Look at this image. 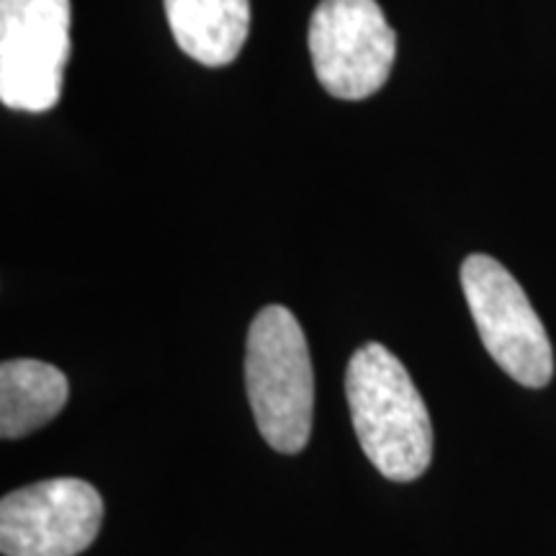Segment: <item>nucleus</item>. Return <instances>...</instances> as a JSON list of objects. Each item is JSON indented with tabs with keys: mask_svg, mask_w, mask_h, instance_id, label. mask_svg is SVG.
Returning a JSON list of instances; mask_svg holds the SVG:
<instances>
[{
	"mask_svg": "<svg viewBox=\"0 0 556 556\" xmlns=\"http://www.w3.org/2000/svg\"><path fill=\"white\" fill-rule=\"evenodd\" d=\"M345 397L356 438L368 462L392 482L422 477L433 458V426L402 361L381 343L353 353Z\"/></svg>",
	"mask_w": 556,
	"mask_h": 556,
	"instance_id": "obj_1",
	"label": "nucleus"
},
{
	"mask_svg": "<svg viewBox=\"0 0 556 556\" xmlns=\"http://www.w3.org/2000/svg\"><path fill=\"white\" fill-rule=\"evenodd\" d=\"M245 387L255 426L278 454L307 446L315 417V371L302 325L281 304L255 315L245 345Z\"/></svg>",
	"mask_w": 556,
	"mask_h": 556,
	"instance_id": "obj_2",
	"label": "nucleus"
},
{
	"mask_svg": "<svg viewBox=\"0 0 556 556\" xmlns=\"http://www.w3.org/2000/svg\"><path fill=\"white\" fill-rule=\"evenodd\" d=\"M462 287L495 364L518 384L546 387L554 377L552 343L516 276L490 255L475 253L462 263Z\"/></svg>",
	"mask_w": 556,
	"mask_h": 556,
	"instance_id": "obj_3",
	"label": "nucleus"
},
{
	"mask_svg": "<svg viewBox=\"0 0 556 556\" xmlns=\"http://www.w3.org/2000/svg\"><path fill=\"white\" fill-rule=\"evenodd\" d=\"M70 0H0V101L45 114L58 106L70 60Z\"/></svg>",
	"mask_w": 556,
	"mask_h": 556,
	"instance_id": "obj_4",
	"label": "nucleus"
},
{
	"mask_svg": "<svg viewBox=\"0 0 556 556\" xmlns=\"http://www.w3.org/2000/svg\"><path fill=\"white\" fill-rule=\"evenodd\" d=\"M307 41L317 80L340 101L377 93L397 58V34L377 0H319Z\"/></svg>",
	"mask_w": 556,
	"mask_h": 556,
	"instance_id": "obj_5",
	"label": "nucleus"
},
{
	"mask_svg": "<svg viewBox=\"0 0 556 556\" xmlns=\"http://www.w3.org/2000/svg\"><path fill=\"white\" fill-rule=\"evenodd\" d=\"M103 500L86 479L58 477L0 500L3 556H78L101 531Z\"/></svg>",
	"mask_w": 556,
	"mask_h": 556,
	"instance_id": "obj_6",
	"label": "nucleus"
},
{
	"mask_svg": "<svg viewBox=\"0 0 556 556\" xmlns=\"http://www.w3.org/2000/svg\"><path fill=\"white\" fill-rule=\"evenodd\" d=\"M176 45L206 67L238 60L250 31V0H163Z\"/></svg>",
	"mask_w": 556,
	"mask_h": 556,
	"instance_id": "obj_7",
	"label": "nucleus"
},
{
	"mask_svg": "<svg viewBox=\"0 0 556 556\" xmlns=\"http://www.w3.org/2000/svg\"><path fill=\"white\" fill-rule=\"evenodd\" d=\"M67 377L50 364L13 358L0 366V435H29L47 426L67 405Z\"/></svg>",
	"mask_w": 556,
	"mask_h": 556,
	"instance_id": "obj_8",
	"label": "nucleus"
}]
</instances>
